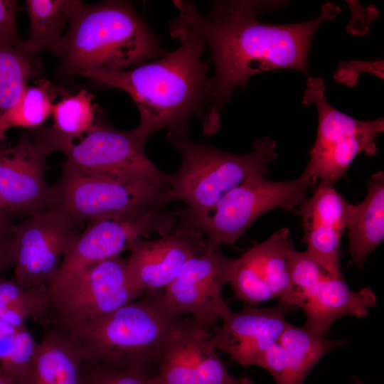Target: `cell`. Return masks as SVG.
<instances>
[{
	"label": "cell",
	"mask_w": 384,
	"mask_h": 384,
	"mask_svg": "<svg viewBox=\"0 0 384 384\" xmlns=\"http://www.w3.org/2000/svg\"><path fill=\"white\" fill-rule=\"evenodd\" d=\"M353 383L354 384H365L363 383V381L358 378H355L354 380H353Z\"/></svg>",
	"instance_id": "74e56055"
},
{
	"label": "cell",
	"mask_w": 384,
	"mask_h": 384,
	"mask_svg": "<svg viewBox=\"0 0 384 384\" xmlns=\"http://www.w3.org/2000/svg\"><path fill=\"white\" fill-rule=\"evenodd\" d=\"M176 21L203 36L215 68L213 97L201 121L205 135L220 127V109L232 99L235 87L246 88L255 75L275 69H291L309 77V53L319 26L334 19L340 9L324 5L317 18L294 24H270L257 16L287 5L285 1H213L207 14L192 1H174Z\"/></svg>",
	"instance_id": "6da1fadb"
},
{
	"label": "cell",
	"mask_w": 384,
	"mask_h": 384,
	"mask_svg": "<svg viewBox=\"0 0 384 384\" xmlns=\"http://www.w3.org/2000/svg\"><path fill=\"white\" fill-rule=\"evenodd\" d=\"M17 2L0 0V43L18 45L22 40L16 29Z\"/></svg>",
	"instance_id": "1f68e13d"
},
{
	"label": "cell",
	"mask_w": 384,
	"mask_h": 384,
	"mask_svg": "<svg viewBox=\"0 0 384 384\" xmlns=\"http://www.w3.org/2000/svg\"><path fill=\"white\" fill-rule=\"evenodd\" d=\"M56 88L46 80H39L33 86H27L16 103L0 115V141L11 128L35 129L41 127L51 115Z\"/></svg>",
	"instance_id": "484cf974"
},
{
	"label": "cell",
	"mask_w": 384,
	"mask_h": 384,
	"mask_svg": "<svg viewBox=\"0 0 384 384\" xmlns=\"http://www.w3.org/2000/svg\"><path fill=\"white\" fill-rule=\"evenodd\" d=\"M93 96L85 90L66 95L53 104L51 127L67 137L81 136L94 128L97 123Z\"/></svg>",
	"instance_id": "f1b7e54d"
},
{
	"label": "cell",
	"mask_w": 384,
	"mask_h": 384,
	"mask_svg": "<svg viewBox=\"0 0 384 384\" xmlns=\"http://www.w3.org/2000/svg\"><path fill=\"white\" fill-rule=\"evenodd\" d=\"M351 262L361 269L368 257L384 240V174L368 180V192L358 204H351L346 226Z\"/></svg>",
	"instance_id": "7402d4cb"
},
{
	"label": "cell",
	"mask_w": 384,
	"mask_h": 384,
	"mask_svg": "<svg viewBox=\"0 0 384 384\" xmlns=\"http://www.w3.org/2000/svg\"><path fill=\"white\" fill-rule=\"evenodd\" d=\"M169 30L180 46L159 59L129 70L80 75L131 97L140 117L133 130L144 142L163 129L191 127L189 119L193 116L202 121L213 97L210 63L202 59L206 48L203 36L174 19L169 22Z\"/></svg>",
	"instance_id": "7a4b0ae2"
},
{
	"label": "cell",
	"mask_w": 384,
	"mask_h": 384,
	"mask_svg": "<svg viewBox=\"0 0 384 384\" xmlns=\"http://www.w3.org/2000/svg\"><path fill=\"white\" fill-rule=\"evenodd\" d=\"M234 259L220 248L208 249L188 260L175 279L160 292L165 308L175 316L188 314L198 328L211 331L230 309L223 296L230 283Z\"/></svg>",
	"instance_id": "4fadbf2b"
},
{
	"label": "cell",
	"mask_w": 384,
	"mask_h": 384,
	"mask_svg": "<svg viewBox=\"0 0 384 384\" xmlns=\"http://www.w3.org/2000/svg\"><path fill=\"white\" fill-rule=\"evenodd\" d=\"M10 225L0 228V277L14 265V242Z\"/></svg>",
	"instance_id": "d6a6232c"
},
{
	"label": "cell",
	"mask_w": 384,
	"mask_h": 384,
	"mask_svg": "<svg viewBox=\"0 0 384 384\" xmlns=\"http://www.w3.org/2000/svg\"><path fill=\"white\" fill-rule=\"evenodd\" d=\"M0 384H15L12 380L0 368Z\"/></svg>",
	"instance_id": "e575fe53"
},
{
	"label": "cell",
	"mask_w": 384,
	"mask_h": 384,
	"mask_svg": "<svg viewBox=\"0 0 384 384\" xmlns=\"http://www.w3.org/2000/svg\"><path fill=\"white\" fill-rule=\"evenodd\" d=\"M55 206L81 223L84 220L133 213L162 207L167 186L144 180H125L85 174L65 161L54 185Z\"/></svg>",
	"instance_id": "30bf717a"
},
{
	"label": "cell",
	"mask_w": 384,
	"mask_h": 384,
	"mask_svg": "<svg viewBox=\"0 0 384 384\" xmlns=\"http://www.w3.org/2000/svg\"><path fill=\"white\" fill-rule=\"evenodd\" d=\"M178 221L177 212H167L161 207L133 213L111 214L89 220L63 257L54 279L48 284L53 288L77 272L100 261L120 255L139 239L159 233L166 235Z\"/></svg>",
	"instance_id": "8fae6325"
},
{
	"label": "cell",
	"mask_w": 384,
	"mask_h": 384,
	"mask_svg": "<svg viewBox=\"0 0 384 384\" xmlns=\"http://www.w3.org/2000/svg\"><path fill=\"white\" fill-rule=\"evenodd\" d=\"M312 103L317 110L318 128L304 173L333 186L358 154L376 153L375 139L384 130V120L361 121L338 111L326 98L324 80L309 76L302 104Z\"/></svg>",
	"instance_id": "9c48e42d"
},
{
	"label": "cell",
	"mask_w": 384,
	"mask_h": 384,
	"mask_svg": "<svg viewBox=\"0 0 384 384\" xmlns=\"http://www.w3.org/2000/svg\"><path fill=\"white\" fill-rule=\"evenodd\" d=\"M316 180L304 172L294 180L270 181L253 176L223 196L207 213L178 211V222L204 234L208 249L236 241L260 216L275 208L292 210L306 199Z\"/></svg>",
	"instance_id": "8992f818"
},
{
	"label": "cell",
	"mask_w": 384,
	"mask_h": 384,
	"mask_svg": "<svg viewBox=\"0 0 384 384\" xmlns=\"http://www.w3.org/2000/svg\"><path fill=\"white\" fill-rule=\"evenodd\" d=\"M346 343L317 336L304 326L289 323L257 366L268 371L277 384H304L324 354Z\"/></svg>",
	"instance_id": "ffe728a7"
},
{
	"label": "cell",
	"mask_w": 384,
	"mask_h": 384,
	"mask_svg": "<svg viewBox=\"0 0 384 384\" xmlns=\"http://www.w3.org/2000/svg\"><path fill=\"white\" fill-rule=\"evenodd\" d=\"M11 223V220H0V228L9 226Z\"/></svg>",
	"instance_id": "d590c367"
},
{
	"label": "cell",
	"mask_w": 384,
	"mask_h": 384,
	"mask_svg": "<svg viewBox=\"0 0 384 384\" xmlns=\"http://www.w3.org/2000/svg\"><path fill=\"white\" fill-rule=\"evenodd\" d=\"M81 358L59 334L43 330L31 384H79Z\"/></svg>",
	"instance_id": "cb8c5ba5"
},
{
	"label": "cell",
	"mask_w": 384,
	"mask_h": 384,
	"mask_svg": "<svg viewBox=\"0 0 384 384\" xmlns=\"http://www.w3.org/2000/svg\"><path fill=\"white\" fill-rule=\"evenodd\" d=\"M48 297L47 285L25 289L14 279L0 277V319L15 326H25L28 319L38 318Z\"/></svg>",
	"instance_id": "83f0119b"
},
{
	"label": "cell",
	"mask_w": 384,
	"mask_h": 384,
	"mask_svg": "<svg viewBox=\"0 0 384 384\" xmlns=\"http://www.w3.org/2000/svg\"><path fill=\"white\" fill-rule=\"evenodd\" d=\"M65 161L87 174L125 180H144L169 186L171 174L162 172L146 155L145 142L134 130L122 131L97 120L94 128L78 137H67L51 127L37 128Z\"/></svg>",
	"instance_id": "ba28073f"
},
{
	"label": "cell",
	"mask_w": 384,
	"mask_h": 384,
	"mask_svg": "<svg viewBox=\"0 0 384 384\" xmlns=\"http://www.w3.org/2000/svg\"><path fill=\"white\" fill-rule=\"evenodd\" d=\"M78 223L57 208L12 223L14 279L25 289L48 286L80 233Z\"/></svg>",
	"instance_id": "7c38bea8"
},
{
	"label": "cell",
	"mask_w": 384,
	"mask_h": 384,
	"mask_svg": "<svg viewBox=\"0 0 384 384\" xmlns=\"http://www.w3.org/2000/svg\"><path fill=\"white\" fill-rule=\"evenodd\" d=\"M144 294L132 282L126 260L118 255L48 289L45 307L36 320L43 330L58 331L107 315Z\"/></svg>",
	"instance_id": "52a82bcc"
},
{
	"label": "cell",
	"mask_w": 384,
	"mask_h": 384,
	"mask_svg": "<svg viewBox=\"0 0 384 384\" xmlns=\"http://www.w3.org/2000/svg\"><path fill=\"white\" fill-rule=\"evenodd\" d=\"M376 302L370 287L353 292L341 274H327L301 296L299 309L306 316L304 326L317 336H325L336 320L347 315L365 317Z\"/></svg>",
	"instance_id": "44dd1931"
},
{
	"label": "cell",
	"mask_w": 384,
	"mask_h": 384,
	"mask_svg": "<svg viewBox=\"0 0 384 384\" xmlns=\"http://www.w3.org/2000/svg\"><path fill=\"white\" fill-rule=\"evenodd\" d=\"M292 247L290 231L283 228L234 259L229 283L234 299L255 306L278 298L299 309L288 269V252Z\"/></svg>",
	"instance_id": "9a60e30c"
},
{
	"label": "cell",
	"mask_w": 384,
	"mask_h": 384,
	"mask_svg": "<svg viewBox=\"0 0 384 384\" xmlns=\"http://www.w3.org/2000/svg\"><path fill=\"white\" fill-rule=\"evenodd\" d=\"M0 146V201L14 215L29 217L55 206V186L45 178L46 159L55 151L36 129Z\"/></svg>",
	"instance_id": "5bb4252c"
},
{
	"label": "cell",
	"mask_w": 384,
	"mask_h": 384,
	"mask_svg": "<svg viewBox=\"0 0 384 384\" xmlns=\"http://www.w3.org/2000/svg\"><path fill=\"white\" fill-rule=\"evenodd\" d=\"M210 332L196 326L193 320L175 331L148 384H240L242 378L228 373L210 343Z\"/></svg>",
	"instance_id": "e0dca14e"
},
{
	"label": "cell",
	"mask_w": 384,
	"mask_h": 384,
	"mask_svg": "<svg viewBox=\"0 0 384 384\" xmlns=\"http://www.w3.org/2000/svg\"><path fill=\"white\" fill-rule=\"evenodd\" d=\"M208 250L203 234L178 222L174 229L155 240H138L126 259L129 276L144 294L164 290L186 262Z\"/></svg>",
	"instance_id": "2e32d148"
},
{
	"label": "cell",
	"mask_w": 384,
	"mask_h": 384,
	"mask_svg": "<svg viewBox=\"0 0 384 384\" xmlns=\"http://www.w3.org/2000/svg\"><path fill=\"white\" fill-rule=\"evenodd\" d=\"M38 346L26 325L0 319V368L15 384H31Z\"/></svg>",
	"instance_id": "d4e9b609"
},
{
	"label": "cell",
	"mask_w": 384,
	"mask_h": 384,
	"mask_svg": "<svg viewBox=\"0 0 384 384\" xmlns=\"http://www.w3.org/2000/svg\"><path fill=\"white\" fill-rule=\"evenodd\" d=\"M161 291L145 293L107 315L54 332L63 336L82 359L151 375V366H159L172 334L192 321L168 311Z\"/></svg>",
	"instance_id": "277c9868"
},
{
	"label": "cell",
	"mask_w": 384,
	"mask_h": 384,
	"mask_svg": "<svg viewBox=\"0 0 384 384\" xmlns=\"http://www.w3.org/2000/svg\"><path fill=\"white\" fill-rule=\"evenodd\" d=\"M190 127L169 130L166 139L180 154L178 170L171 174L165 192V204L181 201L186 210L203 215L208 213L228 192L253 176H265L267 166L278 155L274 140L260 137L249 154L225 151L189 138Z\"/></svg>",
	"instance_id": "5b68a950"
},
{
	"label": "cell",
	"mask_w": 384,
	"mask_h": 384,
	"mask_svg": "<svg viewBox=\"0 0 384 384\" xmlns=\"http://www.w3.org/2000/svg\"><path fill=\"white\" fill-rule=\"evenodd\" d=\"M287 260L299 308L301 296L329 273L306 251H297L294 247L289 250Z\"/></svg>",
	"instance_id": "4dcf8cb0"
},
{
	"label": "cell",
	"mask_w": 384,
	"mask_h": 384,
	"mask_svg": "<svg viewBox=\"0 0 384 384\" xmlns=\"http://www.w3.org/2000/svg\"><path fill=\"white\" fill-rule=\"evenodd\" d=\"M40 70L36 56L26 55L18 45L0 43V115L16 103Z\"/></svg>",
	"instance_id": "4316f807"
},
{
	"label": "cell",
	"mask_w": 384,
	"mask_h": 384,
	"mask_svg": "<svg viewBox=\"0 0 384 384\" xmlns=\"http://www.w3.org/2000/svg\"><path fill=\"white\" fill-rule=\"evenodd\" d=\"M240 384H254V382L249 378H242Z\"/></svg>",
	"instance_id": "8d00e7d4"
},
{
	"label": "cell",
	"mask_w": 384,
	"mask_h": 384,
	"mask_svg": "<svg viewBox=\"0 0 384 384\" xmlns=\"http://www.w3.org/2000/svg\"><path fill=\"white\" fill-rule=\"evenodd\" d=\"M351 203L331 185L320 183L313 196L300 205L306 252L329 274L340 275V248Z\"/></svg>",
	"instance_id": "d6986e66"
},
{
	"label": "cell",
	"mask_w": 384,
	"mask_h": 384,
	"mask_svg": "<svg viewBox=\"0 0 384 384\" xmlns=\"http://www.w3.org/2000/svg\"><path fill=\"white\" fill-rule=\"evenodd\" d=\"M12 216L13 215L8 211L0 201V220H11Z\"/></svg>",
	"instance_id": "836d02e7"
},
{
	"label": "cell",
	"mask_w": 384,
	"mask_h": 384,
	"mask_svg": "<svg viewBox=\"0 0 384 384\" xmlns=\"http://www.w3.org/2000/svg\"><path fill=\"white\" fill-rule=\"evenodd\" d=\"M69 21L53 52L65 73L118 72L166 54L129 1H78Z\"/></svg>",
	"instance_id": "3957f363"
},
{
	"label": "cell",
	"mask_w": 384,
	"mask_h": 384,
	"mask_svg": "<svg viewBox=\"0 0 384 384\" xmlns=\"http://www.w3.org/2000/svg\"><path fill=\"white\" fill-rule=\"evenodd\" d=\"M295 309L278 302L273 307L245 306L238 312L230 310L220 319L222 325L210 332V343L240 365L257 366L289 324L286 314Z\"/></svg>",
	"instance_id": "ac0fdd59"
},
{
	"label": "cell",
	"mask_w": 384,
	"mask_h": 384,
	"mask_svg": "<svg viewBox=\"0 0 384 384\" xmlns=\"http://www.w3.org/2000/svg\"><path fill=\"white\" fill-rule=\"evenodd\" d=\"M151 377L146 373L114 369L94 361L81 358L79 384H148Z\"/></svg>",
	"instance_id": "f546056e"
},
{
	"label": "cell",
	"mask_w": 384,
	"mask_h": 384,
	"mask_svg": "<svg viewBox=\"0 0 384 384\" xmlns=\"http://www.w3.org/2000/svg\"><path fill=\"white\" fill-rule=\"evenodd\" d=\"M78 0H27L26 10L30 21L28 37L18 48L26 55L55 50L63 36L64 24L69 20Z\"/></svg>",
	"instance_id": "603a6c76"
}]
</instances>
